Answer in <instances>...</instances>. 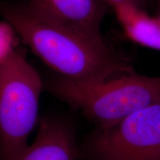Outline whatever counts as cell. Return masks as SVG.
I'll use <instances>...</instances> for the list:
<instances>
[{"instance_id":"obj_5","label":"cell","mask_w":160,"mask_h":160,"mask_svg":"<svg viewBox=\"0 0 160 160\" xmlns=\"http://www.w3.org/2000/svg\"><path fill=\"white\" fill-rule=\"evenodd\" d=\"M35 11L95 38H104L102 24L107 13L100 0H28Z\"/></svg>"},{"instance_id":"obj_3","label":"cell","mask_w":160,"mask_h":160,"mask_svg":"<svg viewBox=\"0 0 160 160\" xmlns=\"http://www.w3.org/2000/svg\"><path fill=\"white\" fill-rule=\"evenodd\" d=\"M43 82L14 48L0 62V160H16L37 123Z\"/></svg>"},{"instance_id":"obj_8","label":"cell","mask_w":160,"mask_h":160,"mask_svg":"<svg viewBox=\"0 0 160 160\" xmlns=\"http://www.w3.org/2000/svg\"><path fill=\"white\" fill-rule=\"evenodd\" d=\"M16 32L8 22H0V62L5 59L15 48L14 34Z\"/></svg>"},{"instance_id":"obj_11","label":"cell","mask_w":160,"mask_h":160,"mask_svg":"<svg viewBox=\"0 0 160 160\" xmlns=\"http://www.w3.org/2000/svg\"><path fill=\"white\" fill-rule=\"evenodd\" d=\"M100 1H103V2H105V0H100Z\"/></svg>"},{"instance_id":"obj_6","label":"cell","mask_w":160,"mask_h":160,"mask_svg":"<svg viewBox=\"0 0 160 160\" xmlns=\"http://www.w3.org/2000/svg\"><path fill=\"white\" fill-rule=\"evenodd\" d=\"M74 139L67 126L57 120H42L34 141L16 160H74Z\"/></svg>"},{"instance_id":"obj_10","label":"cell","mask_w":160,"mask_h":160,"mask_svg":"<svg viewBox=\"0 0 160 160\" xmlns=\"http://www.w3.org/2000/svg\"><path fill=\"white\" fill-rule=\"evenodd\" d=\"M155 18L158 20V21H159V22L160 23V10H159V11H158L157 14V16H156V17H155Z\"/></svg>"},{"instance_id":"obj_7","label":"cell","mask_w":160,"mask_h":160,"mask_svg":"<svg viewBox=\"0 0 160 160\" xmlns=\"http://www.w3.org/2000/svg\"><path fill=\"white\" fill-rule=\"evenodd\" d=\"M124 33L138 45L160 52V23L145 10L130 5L113 8Z\"/></svg>"},{"instance_id":"obj_2","label":"cell","mask_w":160,"mask_h":160,"mask_svg":"<svg viewBox=\"0 0 160 160\" xmlns=\"http://www.w3.org/2000/svg\"><path fill=\"white\" fill-rule=\"evenodd\" d=\"M52 94L93 120L101 129L160 103V77L133 71L98 83H83L57 75L47 83Z\"/></svg>"},{"instance_id":"obj_9","label":"cell","mask_w":160,"mask_h":160,"mask_svg":"<svg viewBox=\"0 0 160 160\" xmlns=\"http://www.w3.org/2000/svg\"><path fill=\"white\" fill-rule=\"evenodd\" d=\"M112 8L121 5H130L145 10L147 0H105Z\"/></svg>"},{"instance_id":"obj_1","label":"cell","mask_w":160,"mask_h":160,"mask_svg":"<svg viewBox=\"0 0 160 160\" xmlns=\"http://www.w3.org/2000/svg\"><path fill=\"white\" fill-rule=\"evenodd\" d=\"M0 16L57 75L98 83L134 71L131 61L105 38H95L48 18L26 2L0 1Z\"/></svg>"},{"instance_id":"obj_4","label":"cell","mask_w":160,"mask_h":160,"mask_svg":"<svg viewBox=\"0 0 160 160\" xmlns=\"http://www.w3.org/2000/svg\"><path fill=\"white\" fill-rule=\"evenodd\" d=\"M92 149L99 160H160V103L101 129Z\"/></svg>"}]
</instances>
